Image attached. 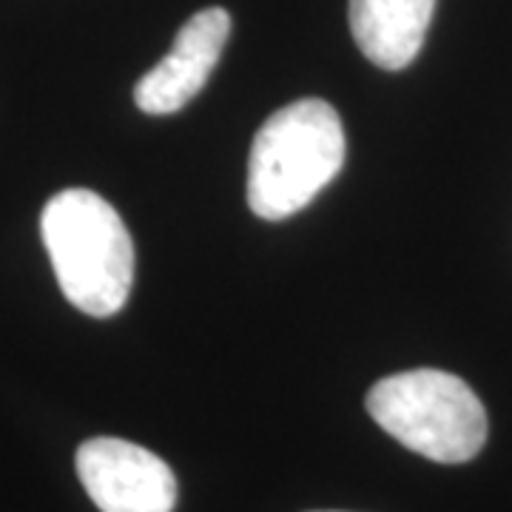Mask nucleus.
I'll return each instance as SVG.
<instances>
[{
    "label": "nucleus",
    "instance_id": "obj_1",
    "mask_svg": "<svg viewBox=\"0 0 512 512\" xmlns=\"http://www.w3.org/2000/svg\"><path fill=\"white\" fill-rule=\"evenodd\" d=\"M57 285L77 311L106 319L134 285V242L114 205L89 188H66L40 214Z\"/></svg>",
    "mask_w": 512,
    "mask_h": 512
},
{
    "label": "nucleus",
    "instance_id": "obj_2",
    "mask_svg": "<svg viewBox=\"0 0 512 512\" xmlns=\"http://www.w3.org/2000/svg\"><path fill=\"white\" fill-rule=\"evenodd\" d=\"M345 165L339 111L319 97L296 100L256 131L248 160V205L259 220L299 214Z\"/></svg>",
    "mask_w": 512,
    "mask_h": 512
},
{
    "label": "nucleus",
    "instance_id": "obj_3",
    "mask_svg": "<svg viewBox=\"0 0 512 512\" xmlns=\"http://www.w3.org/2000/svg\"><path fill=\"white\" fill-rule=\"evenodd\" d=\"M367 413L419 456L464 464L487 441V410L473 387L453 373L421 367L387 376L367 393Z\"/></svg>",
    "mask_w": 512,
    "mask_h": 512
},
{
    "label": "nucleus",
    "instance_id": "obj_4",
    "mask_svg": "<svg viewBox=\"0 0 512 512\" xmlns=\"http://www.w3.org/2000/svg\"><path fill=\"white\" fill-rule=\"evenodd\" d=\"M77 476L100 512H171L177 478L163 458L123 439H89L77 450Z\"/></svg>",
    "mask_w": 512,
    "mask_h": 512
},
{
    "label": "nucleus",
    "instance_id": "obj_5",
    "mask_svg": "<svg viewBox=\"0 0 512 512\" xmlns=\"http://www.w3.org/2000/svg\"><path fill=\"white\" fill-rule=\"evenodd\" d=\"M228 35L231 15L222 6H211L191 15L174 37L171 52L137 83V109L163 117L188 106L217 69Z\"/></svg>",
    "mask_w": 512,
    "mask_h": 512
},
{
    "label": "nucleus",
    "instance_id": "obj_6",
    "mask_svg": "<svg viewBox=\"0 0 512 512\" xmlns=\"http://www.w3.org/2000/svg\"><path fill=\"white\" fill-rule=\"evenodd\" d=\"M436 0H350V32L362 55L384 72H402L419 57Z\"/></svg>",
    "mask_w": 512,
    "mask_h": 512
}]
</instances>
